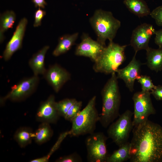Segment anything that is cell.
Here are the masks:
<instances>
[{"mask_svg":"<svg viewBox=\"0 0 162 162\" xmlns=\"http://www.w3.org/2000/svg\"><path fill=\"white\" fill-rule=\"evenodd\" d=\"M130 162H162V127L148 119L134 126Z\"/></svg>","mask_w":162,"mask_h":162,"instance_id":"1","label":"cell"},{"mask_svg":"<svg viewBox=\"0 0 162 162\" xmlns=\"http://www.w3.org/2000/svg\"><path fill=\"white\" fill-rule=\"evenodd\" d=\"M118 79L116 73L111 74L101 91L102 105L99 122L105 128L119 116L121 96Z\"/></svg>","mask_w":162,"mask_h":162,"instance_id":"2","label":"cell"},{"mask_svg":"<svg viewBox=\"0 0 162 162\" xmlns=\"http://www.w3.org/2000/svg\"><path fill=\"white\" fill-rule=\"evenodd\" d=\"M89 21L97 36V41L104 46L106 40L113 41L121 25L120 21L111 12L101 9L96 10Z\"/></svg>","mask_w":162,"mask_h":162,"instance_id":"3","label":"cell"},{"mask_svg":"<svg viewBox=\"0 0 162 162\" xmlns=\"http://www.w3.org/2000/svg\"><path fill=\"white\" fill-rule=\"evenodd\" d=\"M127 46L110 42L94 62L93 67L94 71L106 74L116 73L125 59L124 51Z\"/></svg>","mask_w":162,"mask_h":162,"instance_id":"4","label":"cell"},{"mask_svg":"<svg viewBox=\"0 0 162 162\" xmlns=\"http://www.w3.org/2000/svg\"><path fill=\"white\" fill-rule=\"evenodd\" d=\"M96 99L95 96L91 98L72 120L70 135L78 136L94 132L100 117L95 107Z\"/></svg>","mask_w":162,"mask_h":162,"instance_id":"5","label":"cell"},{"mask_svg":"<svg viewBox=\"0 0 162 162\" xmlns=\"http://www.w3.org/2000/svg\"><path fill=\"white\" fill-rule=\"evenodd\" d=\"M133 115L131 111L127 110L109 126L107 132L108 137L119 147L128 142L134 128L132 120Z\"/></svg>","mask_w":162,"mask_h":162,"instance_id":"6","label":"cell"},{"mask_svg":"<svg viewBox=\"0 0 162 162\" xmlns=\"http://www.w3.org/2000/svg\"><path fill=\"white\" fill-rule=\"evenodd\" d=\"M151 94L150 92L142 90L134 94L132 98L134 104L132 120L134 127L147 120L150 115L156 114Z\"/></svg>","mask_w":162,"mask_h":162,"instance_id":"7","label":"cell"},{"mask_svg":"<svg viewBox=\"0 0 162 162\" xmlns=\"http://www.w3.org/2000/svg\"><path fill=\"white\" fill-rule=\"evenodd\" d=\"M107 139L102 132H94L87 137L85 144L88 161L106 162L109 155L106 144Z\"/></svg>","mask_w":162,"mask_h":162,"instance_id":"8","label":"cell"},{"mask_svg":"<svg viewBox=\"0 0 162 162\" xmlns=\"http://www.w3.org/2000/svg\"><path fill=\"white\" fill-rule=\"evenodd\" d=\"M38 76L24 79L13 86L10 91L2 98L1 102L3 103L9 99L13 101L23 100L31 95L35 91L39 82Z\"/></svg>","mask_w":162,"mask_h":162,"instance_id":"9","label":"cell"},{"mask_svg":"<svg viewBox=\"0 0 162 162\" xmlns=\"http://www.w3.org/2000/svg\"><path fill=\"white\" fill-rule=\"evenodd\" d=\"M156 30L151 24L143 23L137 26L133 31L130 45L135 52L141 50H147L149 43Z\"/></svg>","mask_w":162,"mask_h":162,"instance_id":"10","label":"cell"},{"mask_svg":"<svg viewBox=\"0 0 162 162\" xmlns=\"http://www.w3.org/2000/svg\"><path fill=\"white\" fill-rule=\"evenodd\" d=\"M106 46L84 34L80 43L76 47V55L88 57L94 62L98 58Z\"/></svg>","mask_w":162,"mask_h":162,"instance_id":"11","label":"cell"},{"mask_svg":"<svg viewBox=\"0 0 162 162\" xmlns=\"http://www.w3.org/2000/svg\"><path fill=\"white\" fill-rule=\"evenodd\" d=\"M136 52L126 67L118 69L116 72L118 79L122 80L126 86L131 92L134 90L135 81L140 75L141 63L136 58Z\"/></svg>","mask_w":162,"mask_h":162,"instance_id":"12","label":"cell"},{"mask_svg":"<svg viewBox=\"0 0 162 162\" xmlns=\"http://www.w3.org/2000/svg\"><path fill=\"white\" fill-rule=\"evenodd\" d=\"M27 23L28 20L26 18L22 19L19 22L4 52L3 58L5 61L9 60L14 52L22 47Z\"/></svg>","mask_w":162,"mask_h":162,"instance_id":"13","label":"cell"},{"mask_svg":"<svg viewBox=\"0 0 162 162\" xmlns=\"http://www.w3.org/2000/svg\"><path fill=\"white\" fill-rule=\"evenodd\" d=\"M55 97L50 95L40 104L36 115L37 121L50 123H56L60 116L56 107Z\"/></svg>","mask_w":162,"mask_h":162,"instance_id":"14","label":"cell"},{"mask_svg":"<svg viewBox=\"0 0 162 162\" xmlns=\"http://www.w3.org/2000/svg\"><path fill=\"white\" fill-rule=\"evenodd\" d=\"M44 75L47 81L56 92L70 78L69 73L58 64L50 67Z\"/></svg>","mask_w":162,"mask_h":162,"instance_id":"15","label":"cell"},{"mask_svg":"<svg viewBox=\"0 0 162 162\" xmlns=\"http://www.w3.org/2000/svg\"><path fill=\"white\" fill-rule=\"evenodd\" d=\"M50 48L48 46H44L34 54L29 61V65L34 74H44L46 71L45 67L44 60L46 54Z\"/></svg>","mask_w":162,"mask_h":162,"instance_id":"16","label":"cell"},{"mask_svg":"<svg viewBox=\"0 0 162 162\" xmlns=\"http://www.w3.org/2000/svg\"><path fill=\"white\" fill-rule=\"evenodd\" d=\"M146 51L147 66L156 72L161 71L162 70V47L157 49L149 47Z\"/></svg>","mask_w":162,"mask_h":162,"instance_id":"17","label":"cell"},{"mask_svg":"<svg viewBox=\"0 0 162 162\" xmlns=\"http://www.w3.org/2000/svg\"><path fill=\"white\" fill-rule=\"evenodd\" d=\"M123 3L130 12L138 17L150 15V10L143 0H124Z\"/></svg>","mask_w":162,"mask_h":162,"instance_id":"18","label":"cell"},{"mask_svg":"<svg viewBox=\"0 0 162 162\" xmlns=\"http://www.w3.org/2000/svg\"><path fill=\"white\" fill-rule=\"evenodd\" d=\"M78 36V33H75L61 37L59 39L58 44L53 52V55L57 56L68 51L74 44Z\"/></svg>","mask_w":162,"mask_h":162,"instance_id":"19","label":"cell"},{"mask_svg":"<svg viewBox=\"0 0 162 162\" xmlns=\"http://www.w3.org/2000/svg\"><path fill=\"white\" fill-rule=\"evenodd\" d=\"M53 131L50 124L42 122L38 129L33 133V139L39 144H42L48 141L52 137Z\"/></svg>","mask_w":162,"mask_h":162,"instance_id":"20","label":"cell"},{"mask_svg":"<svg viewBox=\"0 0 162 162\" xmlns=\"http://www.w3.org/2000/svg\"><path fill=\"white\" fill-rule=\"evenodd\" d=\"M16 19V15L12 10H7L0 15V40L2 43L4 37V33L8 29L12 28Z\"/></svg>","mask_w":162,"mask_h":162,"instance_id":"21","label":"cell"},{"mask_svg":"<svg viewBox=\"0 0 162 162\" xmlns=\"http://www.w3.org/2000/svg\"><path fill=\"white\" fill-rule=\"evenodd\" d=\"M119 147L109 155L106 162H123L129 160L130 142H128Z\"/></svg>","mask_w":162,"mask_h":162,"instance_id":"22","label":"cell"},{"mask_svg":"<svg viewBox=\"0 0 162 162\" xmlns=\"http://www.w3.org/2000/svg\"><path fill=\"white\" fill-rule=\"evenodd\" d=\"M33 133L30 128L21 127L16 131L14 139L21 147L24 148L31 143L33 139Z\"/></svg>","mask_w":162,"mask_h":162,"instance_id":"23","label":"cell"},{"mask_svg":"<svg viewBox=\"0 0 162 162\" xmlns=\"http://www.w3.org/2000/svg\"><path fill=\"white\" fill-rule=\"evenodd\" d=\"M70 130L64 132L61 134L58 137L57 141L48 154L46 156L33 159L31 161V162H46L48 161L49 158L52 154L56 150H57L64 139L68 135H70Z\"/></svg>","mask_w":162,"mask_h":162,"instance_id":"24","label":"cell"},{"mask_svg":"<svg viewBox=\"0 0 162 162\" xmlns=\"http://www.w3.org/2000/svg\"><path fill=\"white\" fill-rule=\"evenodd\" d=\"M77 100L75 98H66L56 102V107L60 116H65L72 105Z\"/></svg>","mask_w":162,"mask_h":162,"instance_id":"25","label":"cell"},{"mask_svg":"<svg viewBox=\"0 0 162 162\" xmlns=\"http://www.w3.org/2000/svg\"><path fill=\"white\" fill-rule=\"evenodd\" d=\"M82 102L76 100L70 106L64 118L66 120L71 122L81 111Z\"/></svg>","mask_w":162,"mask_h":162,"instance_id":"26","label":"cell"},{"mask_svg":"<svg viewBox=\"0 0 162 162\" xmlns=\"http://www.w3.org/2000/svg\"><path fill=\"white\" fill-rule=\"evenodd\" d=\"M136 80L140 84L142 91H151L156 86L152 82L150 77L147 75H140Z\"/></svg>","mask_w":162,"mask_h":162,"instance_id":"27","label":"cell"},{"mask_svg":"<svg viewBox=\"0 0 162 162\" xmlns=\"http://www.w3.org/2000/svg\"><path fill=\"white\" fill-rule=\"evenodd\" d=\"M150 15L154 20L157 26L162 27V5L153 9Z\"/></svg>","mask_w":162,"mask_h":162,"instance_id":"28","label":"cell"},{"mask_svg":"<svg viewBox=\"0 0 162 162\" xmlns=\"http://www.w3.org/2000/svg\"><path fill=\"white\" fill-rule=\"evenodd\" d=\"M82 161L81 157L77 153H74L58 159L57 162H80Z\"/></svg>","mask_w":162,"mask_h":162,"instance_id":"29","label":"cell"},{"mask_svg":"<svg viewBox=\"0 0 162 162\" xmlns=\"http://www.w3.org/2000/svg\"><path fill=\"white\" fill-rule=\"evenodd\" d=\"M46 14V11L40 8L36 11L34 15V20L33 24L34 27H37L41 25L42 20Z\"/></svg>","mask_w":162,"mask_h":162,"instance_id":"30","label":"cell"},{"mask_svg":"<svg viewBox=\"0 0 162 162\" xmlns=\"http://www.w3.org/2000/svg\"><path fill=\"white\" fill-rule=\"evenodd\" d=\"M150 93L156 100L162 101V85L155 86Z\"/></svg>","mask_w":162,"mask_h":162,"instance_id":"31","label":"cell"},{"mask_svg":"<svg viewBox=\"0 0 162 162\" xmlns=\"http://www.w3.org/2000/svg\"><path fill=\"white\" fill-rule=\"evenodd\" d=\"M154 43L159 47H162V28L156 30Z\"/></svg>","mask_w":162,"mask_h":162,"instance_id":"32","label":"cell"},{"mask_svg":"<svg viewBox=\"0 0 162 162\" xmlns=\"http://www.w3.org/2000/svg\"><path fill=\"white\" fill-rule=\"evenodd\" d=\"M32 1L36 7L44 8L47 5L45 0H32Z\"/></svg>","mask_w":162,"mask_h":162,"instance_id":"33","label":"cell"},{"mask_svg":"<svg viewBox=\"0 0 162 162\" xmlns=\"http://www.w3.org/2000/svg\"></svg>","mask_w":162,"mask_h":162,"instance_id":"34","label":"cell"}]
</instances>
